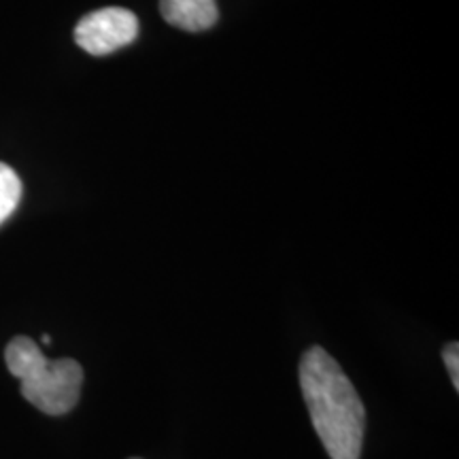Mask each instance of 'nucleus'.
<instances>
[{
	"mask_svg": "<svg viewBox=\"0 0 459 459\" xmlns=\"http://www.w3.org/2000/svg\"><path fill=\"white\" fill-rule=\"evenodd\" d=\"M139 17L124 7H105L82 17L74 28V41L90 56H108L134 43Z\"/></svg>",
	"mask_w": 459,
	"mask_h": 459,
	"instance_id": "7ed1b4c3",
	"label": "nucleus"
},
{
	"mask_svg": "<svg viewBox=\"0 0 459 459\" xmlns=\"http://www.w3.org/2000/svg\"><path fill=\"white\" fill-rule=\"evenodd\" d=\"M443 359H445L446 370H449L453 385H455V389H459V344L457 342L446 344L443 351Z\"/></svg>",
	"mask_w": 459,
	"mask_h": 459,
	"instance_id": "423d86ee",
	"label": "nucleus"
},
{
	"mask_svg": "<svg viewBox=\"0 0 459 459\" xmlns=\"http://www.w3.org/2000/svg\"><path fill=\"white\" fill-rule=\"evenodd\" d=\"M160 11L170 26L187 32H203L217 24L215 0H160Z\"/></svg>",
	"mask_w": 459,
	"mask_h": 459,
	"instance_id": "20e7f679",
	"label": "nucleus"
},
{
	"mask_svg": "<svg viewBox=\"0 0 459 459\" xmlns=\"http://www.w3.org/2000/svg\"><path fill=\"white\" fill-rule=\"evenodd\" d=\"M4 361L22 381V395L45 415L60 417L73 411L83 385V368L74 359H48L37 342L15 336L4 349Z\"/></svg>",
	"mask_w": 459,
	"mask_h": 459,
	"instance_id": "f03ea898",
	"label": "nucleus"
},
{
	"mask_svg": "<svg viewBox=\"0 0 459 459\" xmlns=\"http://www.w3.org/2000/svg\"><path fill=\"white\" fill-rule=\"evenodd\" d=\"M300 385L315 432L332 459H359L366 409L338 361L321 347L300 361Z\"/></svg>",
	"mask_w": 459,
	"mask_h": 459,
	"instance_id": "f257e3e1",
	"label": "nucleus"
},
{
	"mask_svg": "<svg viewBox=\"0 0 459 459\" xmlns=\"http://www.w3.org/2000/svg\"><path fill=\"white\" fill-rule=\"evenodd\" d=\"M49 342H51V338H49L48 334H45V336H43V344H49Z\"/></svg>",
	"mask_w": 459,
	"mask_h": 459,
	"instance_id": "0eeeda50",
	"label": "nucleus"
},
{
	"mask_svg": "<svg viewBox=\"0 0 459 459\" xmlns=\"http://www.w3.org/2000/svg\"><path fill=\"white\" fill-rule=\"evenodd\" d=\"M22 200V181L11 166L0 162V226L13 215Z\"/></svg>",
	"mask_w": 459,
	"mask_h": 459,
	"instance_id": "39448f33",
	"label": "nucleus"
}]
</instances>
